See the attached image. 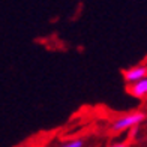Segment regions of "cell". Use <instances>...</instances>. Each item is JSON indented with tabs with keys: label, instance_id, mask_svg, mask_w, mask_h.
<instances>
[{
	"label": "cell",
	"instance_id": "1",
	"mask_svg": "<svg viewBox=\"0 0 147 147\" xmlns=\"http://www.w3.org/2000/svg\"><path fill=\"white\" fill-rule=\"evenodd\" d=\"M146 120H147V113L137 110V111H131L128 114H123V116L117 117L116 120H113L110 128L114 134H122V132L131 131V129H137Z\"/></svg>",
	"mask_w": 147,
	"mask_h": 147
},
{
	"label": "cell",
	"instance_id": "4",
	"mask_svg": "<svg viewBox=\"0 0 147 147\" xmlns=\"http://www.w3.org/2000/svg\"><path fill=\"white\" fill-rule=\"evenodd\" d=\"M84 144H86L84 138H74V140H69V141L62 143L59 147H84Z\"/></svg>",
	"mask_w": 147,
	"mask_h": 147
},
{
	"label": "cell",
	"instance_id": "3",
	"mask_svg": "<svg viewBox=\"0 0 147 147\" xmlns=\"http://www.w3.org/2000/svg\"><path fill=\"white\" fill-rule=\"evenodd\" d=\"M126 92H128L132 98L140 99V101L147 99V77L140 80L137 83H134V84L126 86Z\"/></svg>",
	"mask_w": 147,
	"mask_h": 147
},
{
	"label": "cell",
	"instance_id": "5",
	"mask_svg": "<svg viewBox=\"0 0 147 147\" xmlns=\"http://www.w3.org/2000/svg\"><path fill=\"white\" fill-rule=\"evenodd\" d=\"M108 147H129V143L128 141H117V143L110 144Z\"/></svg>",
	"mask_w": 147,
	"mask_h": 147
},
{
	"label": "cell",
	"instance_id": "2",
	"mask_svg": "<svg viewBox=\"0 0 147 147\" xmlns=\"http://www.w3.org/2000/svg\"><path fill=\"white\" fill-rule=\"evenodd\" d=\"M122 77H123V81L126 83V86L137 83V81H140V80L147 77V65L141 63V65L131 66V68L122 71Z\"/></svg>",
	"mask_w": 147,
	"mask_h": 147
}]
</instances>
